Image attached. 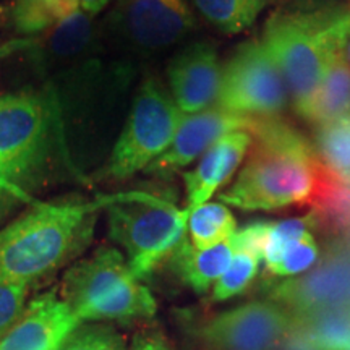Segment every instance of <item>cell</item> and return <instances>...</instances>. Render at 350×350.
<instances>
[{
    "mask_svg": "<svg viewBox=\"0 0 350 350\" xmlns=\"http://www.w3.org/2000/svg\"><path fill=\"white\" fill-rule=\"evenodd\" d=\"M116 195L98 200L36 201L0 227V279L31 287L86 250L100 209Z\"/></svg>",
    "mask_w": 350,
    "mask_h": 350,
    "instance_id": "6da1fadb",
    "label": "cell"
},
{
    "mask_svg": "<svg viewBox=\"0 0 350 350\" xmlns=\"http://www.w3.org/2000/svg\"><path fill=\"white\" fill-rule=\"evenodd\" d=\"M247 164L219 200L243 211H273L308 204L325 164L295 129L274 117H260L250 131Z\"/></svg>",
    "mask_w": 350,
    "mask_h": 350,
    "instance_id": "7a4b0ae2",
    "label": "cell"
},
{
    "mask_svg": "<svg viewBox=\"0 0 350 350\" xmlns=\"http://www.w3.org/2000/svg\"><path fill=\"white\" fill-rule=\"evenodd\" d=\"M62 297L81 323L130 321L152 318L154 295L131 273L124 253L100 247L64 274Z\"/></svg>",
    "mask_w": 350,
    "mask_h": 350,
    "instance_id": "3957f363",
    "label": "cell"
},
{
    "mask_svg": "<svg viewBox=\"0 0 350 350\" xmlns=\"http://www.w3.org/2000/svg\"><path fill=\"white\" fill-rule=\"evenodd\" d=\"M106 211L109 235L124 250L139 281L169 260L187 239L190 211L154 193H117Z\"/></svg>",
    "mask_w": 350,
    "mask_h": 350,
    "instance_id": "277c9868",
    "label": "cell"
},
{
    "mask_svg": "<svg viewBox=\"0 0 350 350\" xmlns=\"http://www.w3.org/2000/svg\"><path fill=\"white\" fill-rule=\"evenodd\" d=\"M334 13H278L266 23L261 42L281 70L295 107L312 96L331 64L338 60L329 36Z\"/></svg>",
    "mask_w": 350,
    "mask_h": 350,
    "instance_id": "5b68a950",
    "label": "cell"
},
{
    "mask_svg": "<svg viewBox=\"0 0 350 350\" xmlns=\"http://www.w3.org/2000/svg\"><path fill=\"white\" fill-rule=\"evenodd\" d=\"M60 129V112L49 96H0V156L31 180L46 177Z\"/></svg>",
    "mask_w": 350,
    "mask_h": 350,
    "instance_id": "8992f818",
    "label": "cell"
},
{
    "mask_svg": "<svg viewBox=\"0 0 350 350\" xmlns=\"http://www.w3.org/2000/svg\"><path fill=\"white\" fill-rule=\"evenodd\" d=\"M182 117L183 113L175 106L172 96L159 81H144L109 157L106 170L109 177L125 180L150 167L170 146Z\"/></svg>",
    "mask_w": 350,
    "mask_h": 350,
    "instance_id": "52a82bcc",
    "label": "cell"
},
{
    "mask_svg": "<svg viewBox=\"0 0 350 350\" xmlns=\"http://www.w3.org/2000/svg\"><path fill=\"white\" fill-rule=\"evenodd\" d=\"M281 70L261 41L245 42L222 70L216 107L237 116L273 117L287 104Z\"/></svg>",
    "mask_w": 350,
    "mask_h": 350,
    "instance_id": "ba28073f",
    "label": "cell"
},
{
    "mask_svg": "<svg viewBox=\"0 0 350 350\" xmlns=\"http://www.w3.org/2000/svg\"><path fill=\"white\" fill-rule=\"evenodd\" d=\"M297 318L275 301H250L208 319L200 339L214 350H274L295 329Z\"/></svg>",
    "mask_w": 350,
    "mask_h": 350,
    "instance_id": "9c48e42d",
    "label": "cell"
},
{
    "mask_svg": "<svg viewBox=\"0 0 350 350\" xmlns=\"http://www.w3.org/2000/svg\"><path fill=\"white\" fill-rule=\"evenodd\" d=\"M271 300L297 318L350 310V245H339L312 273L291 279L271 292Z\"/></svg>",
    "mask_w": 350,
    "mask_h": 350,
    "instance_id": "30bf717a",
    "label": "cell"
},
{
    "mask_svg": "<svg viewBox=\"0 0 350 350\" xmlns=\"http://www.w3.org/2000/svg\"><path fill=\"white\" fill-rule=\"evenodd\" d=\"M116 21L138 47L163 49L195 28V16L187 0H119Z\"/></svg>",
    "mask_w": 350,
    "mask_h": 350,
    "instance_id": "8fae6325",
    "label": "cell"
},
{
    "mask_svg": "<svg viewBox=\"0 0 350 350\" xmlns=\"http://www.w3.org/2000/svg\"><path fill=\"white\" fill-rule=\"evenodd\" d=\"M255 120L256 117L237 116L221 107H209L206 111L183 116L170 146L146 169V172L167 175L185 167L226 135L234 131L250 133Z\"/></svg>",
    "mask_w": 350,
    "mask_h": 350,
    "instance_id": "7c38bea8",
    "label": "cell"
},
{
    "mask_svg": "<svg viewBox=\"0 0 350 350\" xmlns=\"http://www.w3.org/2000/svg\"><path fill=\"white\" fill-rule=\"evenodd\" d=\"M170 96L183 116L216 104L222 68L216 49L208 42H195L174 57L167 68Z\"/></svg>",
    "mask_w": 350,
    "mask_h": 350,
    "instance_id": "4fadbf2b",
    "label": "cell"
},
{
    "mask_svg": "<svg viewBox=\"0 0 350 350\" xmlns=\"http://www.w3.org/2000/svg\"><path fill=\"white\" fill-rule=\"evenodd\" d=\"M81 321L57 291L28 301L15 326L0 340V350H55Z\"/></svg>",
    "mask_w": 350,
    "mask_h": 350,
    "instance_id": "5bb4252c",
    "label": "cell"
},
{
    "mask_svg": "<svg viewBox=\"0 0 350 350\" xmlns=\"http://www.w3.org/2000/svg\"><path fill=\"white\" fill-rule=\"evenodd\" d=\"M250 146L252 135L248 131H234L217 139L201 156L198 165L183 174L188 211L208 203L219 188L230 180Z\"/></svg>",
    "mask_w": 350,
    "mask_h": 350,
    "instance_id": "9a60e30c",
    "label": "cell"
},
{
    "mask_svg": "<svg viewBox=\"0 0 350 350\" xmlns=\"http://www.w3.org/2000/svg\"><path fill=\"white\" fill-rule=\"evenodd\" d=\"M232 258H234V247L230 240L216 247L198 250L190 243L187 235V239L170 256V261L175 274L183 284H187L196 294H206L229 268Z\"/></svg>",
    "mask_w": 350,
    "mask_h": 350,
    "instance_id": "2e32d148",
    "label": "cell"
},
{
    "mask_svg": "<svg viewBox=\"0 0 350 350\" xmlns=\"http://www.w3.org/2000/svg\"><path fill=\"white\" fill-rule=\"evenodd\" d=\"M306 122L318 126L332 124L350 113V67L334 60L310 98L295 107Z\"/></svg>",
    "mask_w": 350,
    "mask_h": 350,
    "instance_id": "e0dca14e",
    "label": "cell"
},
{
    "mask_svg": "<svg viewBox=\"0 0 350 350\" xmlns=\"http://www.w3.org/2000/svg\"><path fill=\"white\" fill-rule=\"evenodd\" d=\"M81 12L78 0H15L12 21L25 36L41 34Z\"/></svg>",
    "mask_w": 350,
    "mask_h": 350,
    "instance_id": "ac0fdd59",
    "label": "cell"
},
{
    "mask_svg": "<svg viewBox=\"0 0 350 350\" xmlns=\"http://www.w3.org/2000/svg\"><path fill=\"white\" fill-rule=\"evenodd\" d=\"M235 230H237V222L224 203L208 201L193 209L188 216V240L198 250L227 242L235 234Z\"/></svg>",
    "mask_w": 350,
    "mask_h": 350,
    "instance_id": "d6986e66",
    "label": "cell"
},
{
    "mask_svg": "<svg viewBox=\"0 0 350 350\" xmlns=\"http://www.w3.org/2000/svg\"><path fill=\"white\" fill-rule=\"evenodd\" d=\"M269 0H193L196 10L221 31L234 34L245 31Z\"/></svg>",
    "mask_w": 350,
    "mask_h": 350,
    "instance_id": "ffe728a7",
    "label": "cell"
},
{
    "mask_svg": "<svg viewBox=\"0 0 350 350\" xmlns=\"http://www.w3.org/2000/svg\"><path fill=\"white\" fill-rule=\"evenodd\" d=\"M314 151L323 164L350 182V113L332 124L319 126Z\"/></svg>",
    "mask_w": 350,
    "mask_h": 350,
    "instance_id": "44dd1931",
    "label": "cell"
},
{
    "mask_svg": "<svg viewBox=\"0 0 350 350\" xmlns=\"http://www.w3.org/2000/svg\"><path fill=\"white\" fill-rule=\"evenodd\" d=\"M38 182L18 172L0 156V227L18 216V211L36 203L34 190Z\"/></svg>",
    "mask_w": 350,
    "mask_h": 350,
    "instance_id": "7402d4cb",
    "label": "cell"
},
{
    "mask_svg": "<svg viewBox=\"0 0 350 350\" xmlns=\"http://www.w3.org/2000/svg\"><path fill=\"white\" fill-rule=\"evenodd\" d=\"M261 256L253 252L234 250L229 268L213 287V300L224 301L242 294L258 274Z\"/></svg>",
    "mask_w": 350,
    "mask_h": 350,
    "instance_id": "603a6c76",
    "label": "cell"
},
{
    "mask_svg": "<svg viewBox=\"0 0 350 350\" xmlns=\"http://www.w3.org/2000/svg\"><path fill=\"white\" fill-rule=\"evenodd\" d=\"M55 350H125V340L111 326L81 323Z\"/></svg>",
    "mask_w": 350,
    "mask_h": 350,
    "instance_id": "cb8c5ba5",
    "label": "cell"
},
{
    "mask_svg": "<svg viewBox=\"0 0 350 350\" xmlns=\"http://www.w3.org/2000/svg\"><path fill=\"white\" fill-rule=\"evenodd\" d=\"M314 224H317V219L312 213L300 219L271 222L268 235H266L265 248H262V260L266 262V268L278 261V258L281 256V253L286 250L288 245L304 237Z\"/></svg>",
    "mask_w": 350,
    "mask_h": 350,
    "instance_id": "d4e9b609",
    "label": "cell"
},
{
    "mask_svg": "<svg viewBox=\"0 0 350 350\" xmlns=\"http://www.w3.org/2000/svg\"><path fill=\"white\" fill-rule=\"evenodd\" d=\"M319 256V248L317 245L312 232H306L304 237H300L295 242H292L288 247L281 253L278 261L268 266V273L278 278H284V275H294L299 273H304L308 268H312L314 261Z\"/></svg>",
    "mask_w": 350,
    "mask_h": 350,
    "instance_id": "484cf974",
    "label": "cell"
},
{
    "mask_svg": "<svg viewBox=\"0 0 350 350\" xmlns=\"http://www.w3.org/2000/svg\"><path fill=\"white\" fill-rule=\"evenodd\" d=\"M29 286L0 279V340L15 326L28 305Z\"/></svg>",
    "mask_w": 350,
    "mask_h": 350,
    "instance_id": "4316f807",
    "label": "cell"
},
{
    "mask_svg": "<svg viewBox=\"0 0 350 350\" xmlns=\"http://www.w3.org/2000/svg\"><path fill=\"white\" fill-rule=\"evenodd\" d=\"M129 350H172L163 334L157 331H144L139 332L133 339Z\"/></svg>",
    "mask_w": 350,
    "mask_h": 350,
    "instance_id": "83f0119b",
    "label": "cell"
},
{
    "mask_svg": "<svg viewBox=\"0 0 350 350\" xmlns=\"http://www.w3.org/2000/svg\"><path fill=\"white\" fill-rule=\"evenodd\" d=\"M345 20H347V15H345ZM338 60H342L345 65L350 67V28L347 25V29L340 36L339 46H338Z\"/></svg>",
    "mask_w": 350,
    "mask_h": 350,
    "instance_id": "f1b7e54d",
    "label": "cell"
},
{
    "mask_svg": "<svg viewBox=\"0 0 350 350\" xmlns=\"http://www.w3.org/2000/svg\"><path fill=\"white\" fill-rule=\"evenodd\" d=\"M78 3H80V8L83 13L93 16V15H98V13H100L107 7L109 0H78Z\"/></svg>",
    "mask_w": 350,
    "mask_h": 350,
    "instance_id": "f546056e",
    "label": "cell"
},
{
    "mask_svg": "<svg viewBox=\"0 0 350 350\" xmlns=\"http://www.w3.org/2000/svg\"><path fill=\"white\" fill-rule=\"evenodd\" d=\"M347 25H349V28H350V10H347Z\"/></svg>",
    "mask_w": 350,
    "mask_h": 350,
    "instance_id": "4dcf8cb0",
    "label": "cell"
},
{
    "mask_svg": "<svg viewBox=\"0 0 350 350\" xmlns=\"http://www.w3.org/2000/svg\"><path fill=\"white\" fill-rule=\"evenodd\" d=\"M342 350H350V339H349V342H347V344H345V347H344Z\"/></svg>",
    "mask_w": 350,
    "mask_h": 350,
    "instance_id": "1f68e13d",
    "label": "cell"
}]
</instances>
